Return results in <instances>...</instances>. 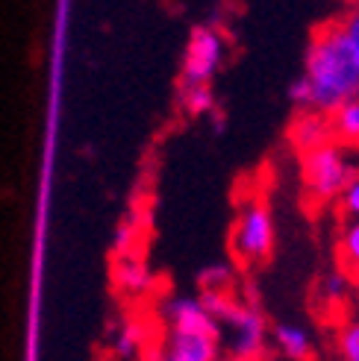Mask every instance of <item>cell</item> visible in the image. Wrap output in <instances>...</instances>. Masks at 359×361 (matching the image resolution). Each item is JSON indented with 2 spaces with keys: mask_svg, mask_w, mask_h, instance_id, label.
I'll return each mask as SVG.
<instances>
[{
  "mask_svg": "<svg viewBox=\"0 0 359 361\" xmlns=\"http://www.w3.org/2000/svg\"><path fill=\"white\" fill-rule=\"evenodd\" d=\"M259 361H265V358H259ZM268 361H274V358H268Z\"/></svg>",
  "mask_w": 359,
  "mask_h": 361,
  "instance_id": "cell-21",
  "label": "cell"
},
{
  "mask_svg": "<svg viewBox=\"0 0 359 361\" xmlns=\"http://www.w3.org/2000/svg\"><path fill=\"white\" fill-rule=\"evenodd\" d=\"M230 250L242 267H259L274 252V214L262 194H247L239 203Z\"/></svg>",
  "mask_w": 359,
  "mask_h": 361,
  "instance_id": "cell-3",
  "label": "cell"
},
{
  "mask_svg": "<svg viewBox=\"0 0 359 361\" xmlns=\"http://www.w3.org/2000/svg\"><path fill=\"white\" fill-rule=\"evenodd\" d=\"M163 353H165V350H163ZM165 355H168V353H165ZM168 361H177V358H171V355H168Z\"/></svg>",
  "mask_w": 359,
  "mask_h": 361,
  "instance_id": "cell-20",
  "label": "cell"
},
{
  "mask_svg": "<svg viewBox=\"0 0 359 361\" xmlns=\"http://www.w3.org/2000/svg\"><path fill=\"white\" fill-rule=\"evenodd\" d=\"M348 288H351V279L342 270H333V274H327L324 282H321V300L330 305H342L348 297Z\"/></svg>",
  "mask_w": 359,
  "mask_h": 361,
  "instance_id": "cell-14",
  "label": "cell"
},
{
  "mask_svg": "<svg viewBox=\"0 0 359 361\" xmlns=\"http://www.w3.org/2000/svg\"><path fill=\"white\" fill-rule=\"evenodd\" d=\"M339 27H342V32L348 35V42L359 50V0H353V6L339 18Z\"/></svg>",
  "mask_w": 359,
  "mask_h": 361,
  "instance_id": "cell-17",
  "label": "cell"
},
{
  "mask_svg": "<svg viewBox=\"0 0 359 361\" xmlns=\"http://www.w3.org/2000/svg\"><path fill=\"white\" fill-rule=\"evenodd\" d=\"M339 347H342V358L345 361H359V320L348 323L339 335Z\"/></svg>",
  "mask_w": 359,
  "mask_h": 361,
  "instance_id": "cell-16",
  "label": "cell"
},
{
  "mask_svg": "<svg viewBox=\"0 0 359 361\" xmlns=\"http://www.w3.org/2000/svg\"><path fill=\"white\" fill-rule=\"evenodd\" d=\"M165 353L177 361H218V341L204 338V335L168 332Z\"/></svg>",
  "mask_w": 359,
  "mask_h": 361,
  "instance_id": "cell-7",
  "label": "cell"
},
{
  "mask_svg": "<svg viewBox=\"0 0 359 361\" xmlns=\"http://www.w3.org/2000/svg\"><path fill=\"white\" fill-rule=\"evenodd\" d=\"M289 97L300 109H315L321 115L359 97V50L348 42L339 21L315 30L303 74L289 85Z\"/></svg>",
  "mask_w": 359,
  "mask_h": 361,
  "instance_id": "cell-1",
  "label": "cell"
},
{
  "mask_svg": "<svg viewBox=\"0 0 359 361\" xmlns=\"http://www.w3.org/2000/svg\"><path fill=\"white\" fill-rule=\"evenodd\" d=\"M227 42L215 27H197L183 59V85H209L224 62Z\"/></svg>",
  "mask_w": 359,
  "mask_h": 361,
  "instance_id": "cell-4",
  "label": "cell"
},
{
  "mask_svg": "<svg viewBox=\"0 0 359 361\" xmlns=\"http://www.w3.org/2000/svg\"><path fill=\"white\" fill-rule=\"evenodd\" d=\"M327 118H330L333 141L342 144L345 150H359V97H351Z\"/></svg>",
  "mask_w": 359,
  "mask_h": 361,
  "instance_id": "cell-8",
  "label": "cell"
},
{
  "mask_svg": "<svg viewBox=\"0 0 359 361\" xmlns=\"http://www.w3.org/2000/svg\"><path fill=\"white\" fill-rule=\"evenodd\" d=\"M227 361H250V358H236V355H230Z\"/></svg>",
  "mask_w": 359,
  "mask_h": 361,
  "instance_id": "cell-19",
  "label": "cell"
},
{
  "mask_svg": "<svg viewBox=\"0 0 359 361\" xmlns=\"http://www.w3.org/2000/svg\"><path fill=\"white\" fill-rule=\"evenodd\" d=\"M339 270L359 285V221H351L339 238Z\"/></svg>",
  "mask_w": 359,
  "mask_h": 361,
  "instance_id": "cell-11",
  "label": "cell"
},
{
  "mask_svg": "<svg viewBox=\"0 0 359 361\" xmlns=\"http://www.w3.org/2000/svg\"><path fill=\"white\" fill-rule=\"evenodd\" d=\"M115 282L124 294H130V297H141V294H148L151 288H153V274L148 270V264L136 259V256H121L118 264H115Z\"/></svg>",
  "mask_w": 359,
  "mask_h": 361,
  "instance_id": "cell-10",
  "label": "cell"
},
{
  "mask_svg": "<svg viewBox=\"0 0 359 361\" xmlns=\"http://www.w3.org/2000/svg\"><path fill=\"white\" fill-rule=\"evenodd\" d=\"M339 203H342V209L351 221H359V173L348 183V188L342 191V197H339Z\"/></svg>",
  "mask_w": 359,
  "mask_h": 361,
  "instance_id": "cell-18",
  "label": "cell"
},
{
  "mask_svg": "<svg viewBox=\"0 0 359 361\" xmlns=\"http://www.w3.org/2000/svg\"><path fill=\"white\" fill-rule=\"evenodd\" d=\"M289 141L298 153H310L321 144L333 141L330 135V118L321 115L315 109H300L298 118H292V126H289Z\"/></svg>",
  "mask_w": 359,
  "mask_h": 361,
  "instance_id": "cell-6",
  "label": "cell"
},
{
  "mask_svg": "<svg viewBox=\"0 0 359 361\" xmlns=\"http://www.w3.org/2000/svg\"><path fill=\"white\" fill-rule=\"evenodd\" d=\"M359 173L356 161L351 159V150L342 144L327 141L321 147L300 153V179H303V194L315 206L336 203L348 183Z\"/></svg>",
  "mask_w": 359,
  "mask_h": 361,
  "instance_id": "cell-2",
  "label": "cell"
},
{
  "mask_svg": "<svg viewBox=\"0 0 359 361\" xmlns=\"http://www.w3.org/2000/svg\"><path fill=\"white\" fill-rule=\"evenodd\" d=\"M141 344H145V332H141L139 323H124L115 335V353L121 358H136Z\"/></svg>",
  "mask_w": 359,
  "mask_h": 361,
  "instance_id": "cell-13",
  "label": "cell"
},
{
  "mask_svg": "<svg viewBox=\"0 0 359 361\" xmlns=\"http://www.w3.org/2000/svg\"><path fill=\"white\" fill-rule=\"evenodd\" d=\"M163 317L168 323V332H186V335H204L221 344V326L212 320L197 297H171L163 305Z\"/></svg>",
  "mask_w": 359,
  "mask_h": 361,
  "instance_id": "cell-5",
  "label": "cell"
},
{
  "mask_svg": "<svg viewBox=\"0 0 359 361\" xmlns=\"http://www.w3.org/2000/svg\"><path fill=\"white\" fill-rule=\"evenodd\" d=\"M230 282H233V274H230V267H224V264H212L201 274V288L204 291H230Z\"/></svg>",
  "mask_w": 359,
  "mask_h": 361,
  "instance_id": "cell-15",
  "label": "cell"
},
{
  "mask_svg": "<svg viewBox=\"0 0 359 361\" xmlns=\"http://www.w3.org/2000/svg\"><path fill=\"white\" fill-rule=\"evenodd\" d=\"M271 341L286 361H310L312 358L310 332L295 326V323H277L271 329Z\"/></svg>",
  "mask_w": 359,
  "mask_h": 361,
  "instance_id": "cell-9",
  "label": "cell"
},
{
  "mask_svg": "<svg viewBox=\"0 0 359 361\" xmlns=\"http://www.w3.org/2000/svg\"><path fill=\"white\" fill-rule=\"evenodd\" d=\"M180 103H183V109L189 115H197V118L215 112V94H212L209 85H183Z\"/></svg>",
  "mask_w": 359,
  "mask_h": 361,
  "instance_id": "cell-12",
  "label": "cell"
}]
</instances>
